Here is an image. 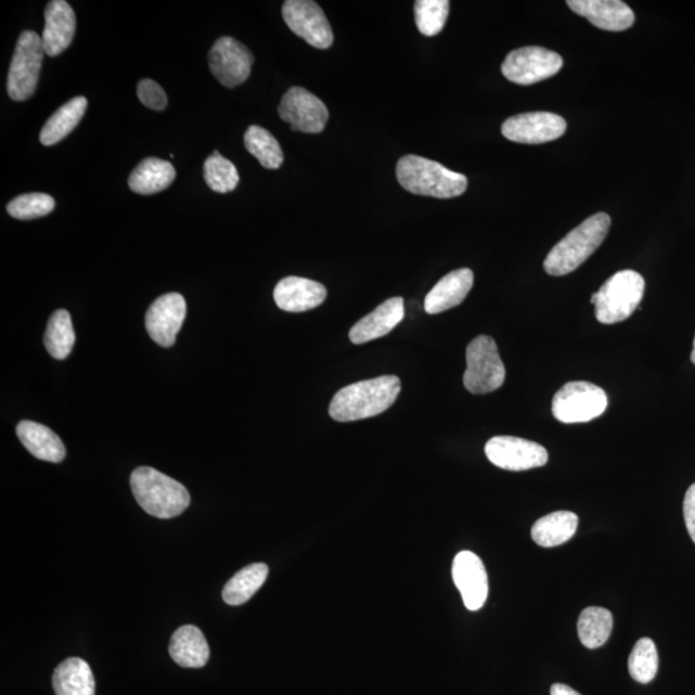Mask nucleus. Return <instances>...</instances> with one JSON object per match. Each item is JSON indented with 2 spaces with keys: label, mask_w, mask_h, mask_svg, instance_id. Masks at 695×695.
<instances>
[{
  "label": "nucleus",
  "mask_w": 695,
  "mask_h": 695,
  "mask_svg": "<svg viewBox=\"0 0 695 695\" xmlns=\"http://www.w3.org/2000/svg\"><path fill=\"white\" fill-rule=\"evenodd\" d=\"M401 394V381L384 375L342 388L330 403L329 414L335 422L349 423L383 414Z\"/></svg>",
  "instance_id": "1"
},
{
  "label": "nucleus",
  "mask_w": 695,
  "mask_h": 695,
  "mask_svg": "<svg viewBox=\"0 0 695 695\" xmlns=\"http://www.w3.org/2000/svg\"><path fill=\"white\" fill-rule=\"evenodd\" d=\"M610 217L597 213L570 231L548 254L543 268L550 276H566L584 263L608 235Z\"/></svg>",
  "instance_id": "2"
},
{
  "label": "nucleus",
  "mask_w": 695,
  "mask_h": 695,
  "mask_svg": "<svg viewBox=\"0 0 695 695\" xmlns=\"http://www.w3.org/2000/svg\"><path fill=\"white\" fill-rule=\"evenodd\" d=\"M399 184L411 194L452 198L464 194L467 178L422 156L401 157L396 170Z\"/></svg>",
  "instance_id": "3"
},
{
  "label": "nucleus",
  "mask_w": 695,
  "mask_h": 695,
  "mask_svg": "<svg viewBox=\"0 0 695 695\" xmlns=\"http://www.w3.org/2000/svg\"><path fill=\"white\" fill-rule=\"evenodd\" d=\"M137 502L153 517L176 518L190 506L191 498L182 484L153 467H139L130 477Z\"/></svg>",
  "instance_id": "4"
},
{
  "label": "nucleus",
  "mask_w": 695,
  "mask_h": 695,
  "mask_svg": "<svg viewBox=\"0 0 695 695\" xmlns=\"http://www.w3.org/2000/svg\"><path fill=\"white\" fill-rule=\"evenodd\" d=\"M644 291L642 274L631 270L615 273L596 293V320L604 325L628 320L639 308Z\"/></svg>",
  "instance_id": "5"
},
{
  "label": "nucleus",
  "mask_w": 695,
  "mask_h": 695,
  "mask_svg": "<svg viewBox=\"0 0 695 695\" xmlns=\"http://www.w3.org/2000/svg\"><path fill=\"white\" fill-rule=\"evenodd\" d=\"M506 371L497 342L480 335L466 348L464 385L473 395H487L505 383Z\"/></svg>",
  "instance_id": "6"
},
{
  "label": "nucleus",
  "mask_w": 695,
  "mask_h": 695,
  "mask_svg": "<svg viewBox=\"0 0 695 695\" xmlns=\"http://www.w3.org/2000/svg\"><path fill=\"white\" fill-rule=\"evenodd\" d=\"M607 408V394L589 382L567 383L553 398V415L564 424L589 423Z\"/></svg>",
  "instance_id": "7"
},
{
  "label": "nucleus",
  "mask_w": 695,
  "mask_h": 695,
  "mask_svg": "<svg viewBox=\"0 0 695 695\" xmlns=\"http://www.w3.org/2000/svg\"><path fill=\"white\" fill-rule=\"evenodd\" d=\"M44 54L41 37L37 33L26 30L21 34L7 81L13 101H26L36 93Z\"/></svg>",
  "instance_id": "8"
},
{
  "label": "nucleus",
  "mask_w": 695,
  "mask_h": 695,
  "mask_svg": "<svg viewBox=\"0 0 695 695\" xmlns=\"http://www.w3.org/2000/svg\"><path fill=\"white\" fill-rule=\"evenodd\" d=\"M561 54L542 47H523L507 54L501 72L515 85L532 86L554 77L563 67Z\"/></svg>",
  "instance_id": "9"
},
{
  "label": "nucleus",
  "mask_w": 695,
  "mask_h": 695,
  "mask_svg": "<svg viewBox=\"0 0 695 695\" xmlns=\"http://www.w3.org/2000/svg\"><path fill=\"white\" fill-rule=\"evenodd\" d=\"M282 17L288 29L319 50H327L334 41L329 20L318 3L311 0H287L282 5Z\"/></svg>",
  "instance_id": "10"
},
{
  "label": "nucleus",
  "mask_w": 695,
  "mask_h": 695,
  "mask_svg": "<svg viewBox=\"0 0 695 695\" xmlns=\"http://www.w3.org/2000/svg\"><path fill=\"white\" fill-rule=\"evenodd\" d=\"M486 456L504 471L523 472L548 464L545 447L518 437L500 436L488 440Z\"/></svg>",
  "instance_id": "11"
},
{
  "label": "nucleus",
  "mask_w": 695,
  "mask_h": 695,
  "mask_svg": "<svg viewBox=\"0 0 695 695\" xmlns=\"http://www.w3.org/2000/svg\"><path fill=\"white\" fill-rule=\"evenodd\" d=\"M279 115L293 130L309 134L321 133L329 120L325 103L301 87L288 89L281 100Z\"/></svg>",
  "instance_id": "12"
},
{
  "label": "nucleus",
  "mask_w": 695,
  "mask_h": 695,
  "mask_svg": "<svg viewBox=\"0 0 695 695\" xmlns=\"http://www.w3.org/2000/svg\"><path fill=\"white\" fill-rule=\"evenodd\" d=\"M253 53L231 37L219 38L209 53L210 72L220 85L235 88L250 77Z\"/></svg>",
  "instance_id": "13"
},
{
  "label": "nucleus",
  "mask_w": 695,
  "mask_h": 695,
  "mask_svg": "<svg viewBox=\"0 0 695 695\" xmlns=\"http://www.w3.org/2000/svg\"><path fill=\"white\" fill-rule=\"evenodd\" d=\"M566 130L567 121L561 115L536 112L512 116L502 124L501 133L512 142L541 144L561 139Z\"/></svg>",
  "instance_id": "14"
},
{
  "label": "nucleus",
  "mask_w": 695,
  "mask_h": 695,
  "mask_svg": "<svg viewBox=\"0 0 695 695\" xmlns=\"http://www.w3.org/2000/svg\"><path fill=\"white\" fill-rule=\"evenodd\" d=\"M188 306L181 294L170 293L157 298L146 314L147 333L164 348L173 346L181 332Z\"/></svg>",
  "instance_id": "15"
},
{
  "label": "nucleus",
  "mask_w": 695,
  "mask_h": 695,
  "mask_svg": "<svg viewBox=\"0 0 695 695\" xmlns=\"http://www.w3.org/2000/svg\"><path fill=\"white\" fill-rule=\"evenodd\" d=\"M452 578L467 609L476 612L484 607L488 596V576L478 555L459 553L453 559Z\"/></svg>",
  "instance_id": "16"
},
{
  "label": "nucleus",
  "mask_w": 695,
  "mask_h": 695,
  "mask_svg": "<svg viewBox=\"0 0 695 695\" xmlns=\"http://www.w3.org/2000/svg\"><path fill=\"white\" fill-rule=\"evenodd\" d=\"M570 10L599 29L625 31L635 23V13L621 0H568Z\"/></svg>",
  "instance_id": "17"
},
{
  "label": "nucleus",
  "mask_w": 695,
  "mask_h": 695,
  "mask_svg": "<svg viewBox=\"0 0 695 695\" xmlns=\"http://www.w3.org/2000/svg\"><path fill=\"white\" fill-rule=\"evenodd\" d=\"M326 297V287L320 282L297 276L281 280L273 293L278 307L293 313L311 311L320 307Z\"/></svg>",
  "instance_id": "18"
},
{
  "label": "nucleus",
  "mask_w": 695,
  "mask_h": 695,
  "mask_svg": "<svg viewBox=\"0 0 695 695\" xmlns=\"http://www.w3.org/2000/svg\"><path fill=\"white\" fill-rule=\"evenodd\" d=\"M46 26L41 43L47 56L56 57L70 47L77 30V17L72 5L64 0H53L48 3Z\"/></svg>",
  "instance_id": "19"
},
{
  "label": "nucleus",
  "mask_w": 695,
  "mask_h": 695,
  "mask_svg": "<svg viewBox=\"0 0 695 695\" xmlns=\"http://www.w3.org/2000/svg\"><path fill=\"white\" fill-rule=\"evenodd\" d=\"M404 318V303L396 297L385 300L374 312L364 318L350 329L349 339L356 346L369 343L388 335Z\"/></svg>",
  "instance_id": "20"
},
{
  "label": "nucleus",
  "mask_w": 695,
  "mask_h": 695,
  "mask_svg": "<svg viewBox=\"0 0 695 695\" xmlns=\"http://www.w3.org/2000/svg\"><path fill=\"white\" fill-rule=\"evenodd\" d=\"M474 284V273L469 268L447 273L426 295L424 308L429 314H438L455 308L467 297Z\"/></svg>",
  "instance_id": "21"
},
{
  "label": "nucleus",
  "mask_w": 695,
  "mask_h": 695,
  "mask_svg": "<svg viewBox=\"0 0 695 695\" xmlns=\"http://www.w3.org/2000/svg\"><path fill=\"white\" fill-rule=\"evenodd\" d=\"M169 655L184 669H202L210 657L209 644L196 626L179 628L170 639Z\"/></svg>",
  "instance_id": "22"
},
{
  "label": "nucleus",
  "mask_w": 695,
  "mask_h": 695,
  "mask_svg": "<svg viewBox=\"0 0 695 695\" xmlns=\"http://www.w3.org/2000/svg\"><path fill=\"white\" fill-rule=\"evenodd\" d=\"M17 436L25 449L39 460L61 463L66 456L62 440L47 426L24 420L17 425Z\"/></svg>",
  "instance_id": "23"
},
{
  "label": "nucleus",
  "mask_w": 695,
  "mask_h": 695,
  "mask_svg": "<svg viewBox=\"0 0 695 695\" xmlns=\"http://www.w3.org/2000/svg\"><path fill=\"white\" fill-rule=\"evenodd\" d=\"M56 695H95V681L85 659L72 657L60 664L53 673Z\"/></svg>",
  "instance_id": "24"
},
{
  "label": "nucleus",
  "mask_w": 695,
  "mask_h": 695,
  "mask_svg": "<svg viewBox=\"0 0 695 695\" xmlns=\"http://www.w3.org/2000/svg\"><path fill=\"white\" fill-rule=\"evenodd\" d=\"M176 178V169L169 162L147 157L129 177V188L136 194L154 195L167 190Z\"/></svg>",
  "instance_id": "25"
},
{
  "label": "nucleus",
  "mask_w": 695,
  "mask_h": 695,
  "mask_svg": "<svg viewBox=\"0 0 695 695\" xmlns=\"http://www.w3.org/2000/svg\"><path fill=\"white\" fill-rule=\"evenodd\" d=\"M88 107L86 98H74L62 105L56 113L44 124L40 132V142L44 146H53L66 139L73 132L85 116Z\"/></svg>",
  "instance_id": "26"
},
{
  "label": "nucleus",
  "mask_w": 695,
  "mask_h": 695,
  "mask_svg": "<svg viewBox=\"0 0 695 695\" xmlns=\"http://www.w3.org/2000/svg\"><path fill=\"white\" fill-rule=\"evenodd\" d=\"M578 517L572 512H555L537 520L532 540L541 548H555L568 542L576 535Z\"/></svg>",
  "instance_id": "27"
},
{
  "label": "nucleus",
  "mask_w": 695,
  "mask_h": 695,
  "mask_svg": "<svg viewBox=\"0 0 695 695\" xmlns=\"http://www.w3.org/2000/svg\"><path fill=\"white\" fill-rule=\"evenodd\" d=\"M267 577L268 567L265 563L250 564L227 582L222 594L223 601L233 607L250 601L252 596L263 587Z\"/></svg>",
  "instance_id": "28"
},
{
  "label": "nucleus",
  "mask_w": 695,
  "mask_h": 695,
  "mask_svg": "<svg viewBox=\"0 0 695 695\" xmlns=\"http://www.w3.org/2000/svg\"><path fill=\"white\" fill-rule=\"evenodd\" d=\"M614 630V616L608 609L589 607L578 618L577 631L581 643L589 649L601 648Z\"/></svg>",
  "instance_id": "29"
},
{
  "label": "nucleus",
  "mask_w": 695,
  "mask_h": 695,
  "mask_svg": "<svg viewBox=\"0 0 695 695\" xmlns=\"http://www.w3.org/2000/svg\"><path fill=\"white\" fill-rule=\"evenodd\" d=\"M75 344L72 316L65 309L54 312L48 322L44 346L53 358L65 360L70 356Z\"/></svg>",
  "instance_id": "30"
},
{
  "label": "nucleus",
  "mask_w": 695,
  "mask_h": 695,
  "mask_svg": "<svg viewBox=\"0 0 695 695\" xmlns=\"http://www.w3.org/2000/svg\"><path fill=\"white\" fill-rule=\"evenodd\" d=\"M244 143L246 150L257 157L261 167L266 169H279L284 163V153L279 141L265 128L252 126L246 130Z\"/></svg>",
  "instance_id": "31"
},
{
  "label": "nucleus",
  "mask_w": 695,
  "mask_h": 695,
  "mask_svg": "<svg viewBox=\"0 0 695 695\" xmlns=\"http://www.w3.org/2000/svg\"><path fill=\"white\" fill-rule=\"evenodd\" d=\"M659 659L655 642L649 638L640 639L629 658V672L640 684H648L656 678Z\"/></svg>",
  "instance_id": "32"
},
{
  "label": "nucleus",
  "mask_w": 695,
  "mask_h": 695,
  "mask_svg": "<svg viewBox=\"0 0 695 695\" xmlns=\"http://www.w3.org/2000/svg\"><path fill=\"white\" fill-rule=\"evenodd\" d=\"M204 178L209 188L218 194H227L237 188L239 171L229 159L216 151L204 164Z\"/></svg>",
  "instance_id": "33"
},
{
  "label": "nucleus",
  "mask_w": 695,
  "mask_h": 695,
  "mask_svg": "<svg viewBox=\"0 0 695 695\" xmlns=\"http://www.w3.org/2000/svg\"><path fill=\"white\" fill-rule=\"evenodd\" d=\"M450 2L447 0H417L415 20L417 29L425 37H436L443 30L449 18Z\"/></svg>",
  "instance_id": "34"
},
{
  "label": "nucleus",
  "mask_w": 695,
  "mask_h": 695,
  "mask_svg": "<svg viewBox=\"0 0 695 695\" xmlns=\"http://www.w3.org/2000/svg\"><path fill=\"white\" fill-rule=\"evenodd\" d=\"M56 206L54 198L47 194H25L13 198L7 206V211L13 218L31 220L51 215Z\"/></svg>",
  "instance_id": "35"
},
{
  "label": "nucleus",
  "mask_w": 695,
  "mask_h": 695,
  "mask_svg": "<svg viewBox=\"0 0 695 695\" xmlns=\"http://www.w3.org/2000/svg\"><path fill=\"white\" fill-rule=\"evenodd\" d=\"M137 94L144 106L163 112L168 106V98L164 89L156 81L144 79L137 87Z\"/></svg>",
  "instance_id": "36"
},
{
  "label": "nucleus",
  "mask_w": 695,
  "mask_h": 695,
  "mask_svg": "<svg viewBox=\"0 0 695 695\" xmlns=\"http://www.w3.org/2000/svg\"><path fill=\"white\" fill-rule=\"evenodd\" d=\"M684 519L687 532L695 543V484L690 487L684 499Z\"/></svg>",
  "instance_id": "37"
},
{
  "label": "nucleus",
  "mask_w": 695,
  "mask_h": 695,
  "mask_svg": "<svg viewBox=\"0 0 695 695\" xmlns=\"http://www.w3.org/2000/svg\"><path fill=\"white\" fill-rule=\"evenodd\" d=\"M552 695H581L580 693L572 690V687L566 684H554L552 690H550Z\"/></svg>",
  "instance_id": "38"
},
{
  "label": "nucleus",
  "mask_w": 695,
  "mask_h": 695,
  "mask_svg": "<svg viewBox=\"0 0 695 695\" xmlns=\"http://www.w3.org/2000/svg\"><path fill=\"white\" fill-rule=\"evenodd\" d=\"M692 362L695 364V338H694V346H693V352H692Z\"/></svg>",
  "instance_id": "39"
},
{
  "label": "nucleus",
  "mask_w": 695,
  "mask_h": 695,
  "mask_svg": "<svg viewBox=\"0 0 695 695\" xmlns=\"http://www.w3.org/2000/svg\"><path fill=\"white\" fill-rule=\"evenodd\" d=\"M595 301H596V293H594L593 297H591V303H593V305H595Z\"/></svg>",
  "instance_id": "40"
}]
</instances>
